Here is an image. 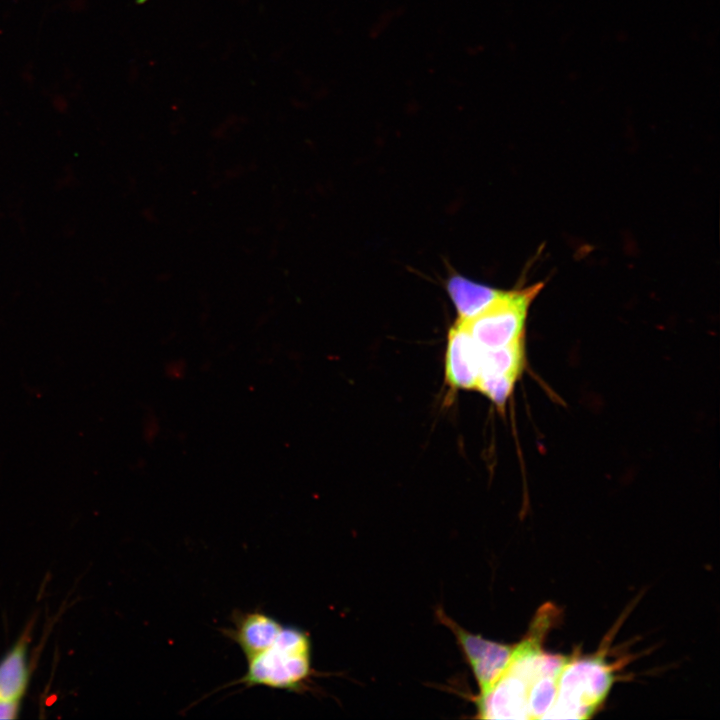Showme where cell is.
<instances>
[{"label":"cell","instance_id":"6da1fadb","mask_svg":"<svg viewBox=\"0 0 720 720\" xmlns=\"http://www.w3.org/2000/svg\"><path fill=\"white\" fill-rule=\"evenodd\" d=\"M551 616L538 613L525 639L514 645L510 662L499 678L476 701L481 719H529L528 700L535 684L544 676L559 673L566 656L542 649Z\"/></svg>","mask_w":720,"mask_h":720},{"label":"cell","instance_id":"7a4b0ae2","mask_svg":"<svg viewBox=\"0 0 720 720\" xmlns=\"http://www.w3.org/2000/svg\"><path fill=\"white\" fill-rule=\"evenodd\" d=\"M311 657L309 635L298 627L283 626L269 648L247 660L246 673L233 684L298 692L311 677Z\"/></svg>","mask_w":720,"mask_h":720},{"label":"cell","instance_id":"3957f363","mask_svg":"<svg viewBox=\"0 0 720 720\" xmlns=\"http://www.w3.org/2000/svg\"><path fill=\"white\" fill-rule=\"evenodd\" d=\"M614 682L603 656L568 657L560 670L554 702L542 719H589Z\"/></svg>","mask_w":720,"mask_h":720},{"label":"cell","instance_id":"277c9868","mask_svg":"<svg viewBox=\"0 0 720 720\" xmlns=\"http://www.w3.org/2000/svg\"><path fill=\"white\" fill-rule=\"evenodd\" d=\"M543 288V283L511 290L500 295L477 315L457 320L463 324L480 349H493L524 340L531 304Z\"/></svg>","mask_w":720,"mask_h":720},{"label":"cell","instance_id":"5b68a950","mask_svg":"<svg viewBox=\"0 0 720 720\" xmlns=\"http://www.w3.org/2000/svg\"><path fill=\"white\" fill-rule=\"evenodd\" d=\"M437 617L455 635L472 669L480 693L486 691L508 666L514 645L501 644L469 633L450 619L442 609L437 610Z\"/></svg>","mask_w":720,"mask_h":720},{"label":"cell","instance_id":"8992f818","mask_svg":"<svg viewBox=\"0 0 720 720\" xmlns=\"http://www.w3.org/2000/svg\"><path fill=\"white\" fill-rule=\"evenodd\" d=\"M479 374V348L463 324L455 320L447 334L445 382L454 391L475 390Z\"/></svg>","mask_w":720,"mask_h":720},{"label":"cell","instance_id":"52a82bcc","mask_svg":"<svg viewBox=\"0 0 720 720\" xmlns=\"http://www.w3.org/2000/svg\"><path fill=\"white\" fill-rule=\"evenodd\" d=\"M233 627L224 629V634L235 642L247 660L269 648L283 625L261 609L232 615Z\"/></svg>","mask_w":720,"mask_h":720},{"label":"cell","instance_id":"ba28073f","mask_svg":"<svg viewBox=\"0 0 720 720\" xmlns=\"http://www.w3.org/2000/svg\"><path fill=\"white\" fill-rule=\"evenodd\" d=\"M445 289L455 308L457 320H466L477 315L490 305L502 291V289L476 282L459 273L449 276Z\"/></svg>","mask_w":720,"mask_h":720},{"label":"cell","instance_id":"9c48e42d","mask_svg":"<svg viewBox=\"0 0 720 720\" xmlns=\"http://www.w3.org/2000/svg\"><path fill=\"white\" fill-rule=\"evenodd\" d=\"M30 679L26 634L0 660V701L20 704Z\"/></svg>","mask_w":720,"mask_h":720},{"label":"cell","instance_id":"30bf717a","mask_svg":"<svg viewBox=\"0 0 720 720\" xmlns=\"http://www.w3.org/2000/svg\"><path fill=\"white\" fill-rule=\"evenodd\" d=\"M525 365V339L493 349L479 348V377L505 376L518 381Z\"/></svg>","mask_w":720,"mask_h":720},{"label":"cell","instance_id":"8fae6325","mask_svg":"<svg viewBox=\"0 0 720 720\" xmlns=\"http://www.w3.org/2000/svg\"><path fill=\"white\" fill-rule=\"evenodd\" d=\"M19 709L20 704L0 701V720L17 718Z\"/></svg>","mask_w":720,"mask_h":720}]
</instances>
